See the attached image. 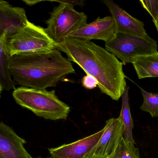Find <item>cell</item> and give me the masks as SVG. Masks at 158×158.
I'll use <instances>...</instances> for the list:
<instances>
[{"label": "cell", "mask_w": 158, "mask_h": 158, "mask_svg": "<svg viewBox=\"0 0 158 158\" xmlns=\"http://www.w3.org/2000/svg\"><path fill=\"white\" fill-rule=\"evenodd\" d=\"M104 128L96 133L71 143L49 149L54 158H85L101 138Z\"/></svg>", "instance_id": "8fae6325"}, {"label": "cell", "mask_w": 158, "mask_h": 158, "mask_svg": "<svg viewBox=\"0 0 158 158\" xmlns=\"http://www.w3.org/2000/svg\"><path fill=\"white\" fill-rule=\"evenodd\" d=\"M106 49L125 65L132 63L141 56L158 52L156 41L149 36L145 38L117 32L113 39L105 44Z\"/></svg>", "instance_id": "52a82bcc"}, {"label": "cell", "mask_w": 158, "mask_h": 158, "mask_svg": "<svg viewBox=\"0 0 158 158\" xmlns=\"http://www.w3.org/2000/svg\"><path fill=\"white\" fill-rule=\"evenodd\" d=\"M82 84L85 89L92 90L98 86V82L97 80L93 76L86 74L82 79Z\"/></svg>", "instance_id": "ac0fdd59"}, {"label": "cell", "mask_w": 158, "mask_h": 158, "mask_svg": "<svg viewBox=\"0 0 158 158\" xmlns=\"http://www.w3.org/2000/svg\"><path fill=\"white\" fill-rule=\"evenodd\" d=\"M51 2H63L64 3L68 4L70 5L73 6H82L84 5V1H78V0H60V1H49Z\"/></svg>", "instance_id": "d6986e66"}, {"label": "cell", "mask_w": 158, "mask_h": 158, "mask_svg": "<svg viewBox=\"0 0 158 158\" xmlns=\"http://www.w3.org/2000/svg\"><path fill=\"white\" fill-rule=\"evenodd\" d=\"M8 68L13 80L21 87L46 89L76 73L71 61L56 48L9 57Z\"/></svg>", "instance_id": "7a4b0ae2"}, {"label": "cell", "mask_w": 158, "mask_h": 158, "mask_svg": "<svg viewBox=\"0 0 158 158\" xmlns=\"http://www.w3.org/2000/svg\"><path fill=\"white\" fill-rule=\"evenodd\" d=\"M154 24H155V26H156V28L158 32V20L157 22H154Z\"/></svg>", "instance_id": "603a6c76"}, {"label": "cell", "mask_w": 158, "mask_h": 158, "mask_svg": "<svg viewBox=\"0 0 158 158\" xmlns=\"http://www.w3.org/2000/svg\"><path fill=\"white\" fill-rule=\"evenodd\" d=\"M118 152L117 154L115 155V156H113L107 158H118Z\"/></svg>", "instance_id": "44dd1931"}, {"label": "cell", "mask_w": 158, "mask_h": 158, "mask_svg": "<svg viewBox=\"0 0 158 158\" xmlns=\"http://www.w3.org/2000/svg\"><path fill=\"white\" fill-rule=\"evenodd\" d=\"M3 91V89L2 87V85L0 83V96H1V94L2 92Z\"/></svg>", "instance_id": "7402d4cb"}, {"label": "cell", "mask_w": 158, "mask_h": 158, "mask_svg": "<svg viewBox=\"0 0 158 158\" xmlns=\"http://www.w3.org/2000/svg\"><path fill=\"white\" fill-rule=\"evenodd\" d=\"M119 158H140L138 148L135 144L129 143L123 137L119 146Z\"/></svg>", "instance_id": "2e32d148"}, {"label": "cell", "mask_w": 158, "mask_h": 158, "mask_svg": "<svg viewBox=\"0 0 158 158\" xmlns=\"http://www.w3.org/2000/svg\"><path fill=\"white\" fill-rule=\"evenodd\" d=\"M13 96L20 106L46 119H66L70 112V107L58 98L55 91L21 86L15 89Z\"/></svg>", "instance_id": "3957f363"}, {"label": "cell", "mask_w": 158, "mask_h": 158, "mask_svg": "<svg viewBox=\"0 0 158 158\" xmlns=\"http://www.w3.org/2000/svg\"><path fill=\"white\" fill-rule=\"evenodd\" d=\"M113 18L117 32L126 33L145 38L148 36L143 22L134 18L118 4L110 0H104Z\"/></svg>", "instance_id": "30bf717a"}, {"label": "cell", "mask_w": 158, "mask_h": 158, "mask_svg": "<svg viewBox=\"0 0 158 158\" xmlns=\"http://www.w3.org/2000/svg\"><path fill=\"white\" fill-rule=\"evenodd\" d=\"M139 2L143 7L150 14L153 18V22H157L158 20V0H140Z\"/></svg>", "instance_id": "e0dca14e"}, {"label": "cell", "mask_w": 158, "mask_h": 158, "mask_svg": "<svg viewBox=\"0 0 158 158\" xmlns=\"http://www.w3.org/2000/svg\"><path fill=\"white\" fill-rule=\"evenodd\" d=\"M117 32L114 19L109 16L97 18L71 33L68 37L85 41L101 40L107 43L114 38Z\"/></svg>", "instance_id": "9c48e42d"}, {"label": "cell", "mask_w": 158, "mask_h": 158, "mask_svg": "<svg viewBox=\"0 0 158 158\" xmlns=\"http://www.w3.org/2000/svg\"><path fill=\"white\" fill-rule=\"evenodd\" d=\"M129 87L127 85L122 96V105L119 116L121 118L124 126L123 138L127 142L135 145V142L133 136L134 124L129 103Z\"/></svg>", "instance_id": "5bb4252c"}, {"label": "cell", "mask_w": 158, "mask_h": 158, "mask_svg": "<svg viewBox=\"0 0 158 158\" xmlns=\"http://www.w3.org/2000/svg\"><path fill=\"white\" fill-rule=\"evenodd\" d=\"M143 102L140 107L143 111L148 112L152 117H158V93L148 92L141 89Z\"/></svg>", "instance_id": "9a60e30c"}, {"label": "cell", "mask_w": 158, "mask_h": 158, "mask_svg": "<svg viewBox=\"0 0 158 158\" xmlns=\"http://www.w3.org/2000/svg\"><path fill=\"white\" fill-rule=\"evenodd\" d=\"M55 45L45 29L29 21L25 26L7 32L4 41L8 58L22 53L51 50L56 48Z\"/></svg>", "instance_id": "277c9868"}, {"label": "cell", "mask_w": 158, "mask_h": 158, "mask_svg": "<svg viewBox=\"0 0 158 158\" xmlns=\"http://www.w3.org/2000/svg\"><path fill=\"white\" fill-rule=\"evenodd\" d=\"M55 47L95 78L102 93L115 101L121 97L127 84L123 64L114 55L91 41L69 37L56 44Z\"/></svg>", "instance_id": "6da1fadb"}, {"label": "cell", "mask_w": 158, "mask_h": 158, "mask_svg": "<svg viewBox=\"0 0 158 158\" xmlns=\"http://www.w3.org/2000/svg\"><path fill=\"white\" fill-rule=\"evenodd\" d=\"M53 158V157H50V158Z\"/></svg>", "instance_id": "cb8c5ba5"}, {"label": "cell", "mask_w": 158, "mask_h": 158, "mask_svg": "<svg viewBox=\"0 0 158 158\" xmlns=\"http://www.w3.org/2000/svg\"><path fill=\"white\" fill-rule=\"evenodd\" d=\"M104 128L101 138L85 158H107L117 154L124 132L121 118L108 120Z\"/></svg>", "instance_id": "ba28073f"}, {"label": "cell", "mask_w": 158, "mask_h": 158, "mask_svg": "<svg viewBox=\"0 0 158 158\" xmlns=\"http://www.w3.org/2000/svg\"><path fill=\"white\" fill-rule=\"evenodd\" d=\"M50 14L45 30L56 44L63 42L71 33L87 24V15L68 4L59 2Z\"/></svg>", "instance_id": "8992f818"}, {"label": "cell", "mask_w": 158, "mask_h": 158, "mask_svg": "<svg viewBox=\"0 0 158 158\" xmlns=\"http://www.w3.org/2000/svg\"><path fill=\"white\" fill-rule=\"evenodd\" d=\"M28 21L24 8L0 0V83L5 91L15 89L16 84L8 69V58L4 48L5 37L7 32L25 26Z\"/></svg>", "instance_id": "5b68a950"}, {"label": "cell", "mask_w": 158, "mask_h": 158, "mask_svg": "<svg viewBox=\"0 0 158 158\" xmlns=\"http://www.w3.org/2000/svg\"><path fill=\"white\" fill-rule=\"evenodd\" d=\"M23 2L26 3V4L28 5L31 6L33 5L36 4L38 3V2H41V1H23Z\"/></svg>", "instance_id": "ffe728a7"}, {"label": "cell", "mask_w": 158, "mask_h": 158, "mask_svg": "<svg viewBox=\"0 0 158 158\" xmlns=\"http://www.w3.org/2000/svg\"><path fill=\"white\" fill-rule=\"evenodd\" d=\"M26 143L13 129L0 122V158H33L24 147Z\"/></svg>", "instance_id": "7c38bea8"}, {"label": "cell", "mask_w": 158, "mask_h": 158, "mask_svg": "<svg viewBox=\"0 0 158 158\" xmlns=\"http://www.w3.org/2000/svg\"><path fill=\"white\" fill-rule=\"evenodd\" d=\"M132 64L140 79L158 77V52L138 57Z\"/></svg>", "instance_id": "4fadbf2b"}]
</instances>
